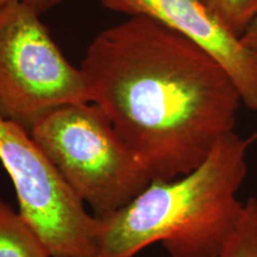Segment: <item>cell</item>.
<instances>
[{"mask_svg": "<svg viewBox=\"0 0 257 257\" xmlns=\"http://www.w3.org/2000/svg\"><path fill=\"white\" fill-rule=\"evenodd\" d=\"M0 163L18 200V211L53 257H96L101 219L61 178L24 126L0 114Z\"/></svg>", "mask_w": 257, "mask_h": 257, "instance_id": "obj_5", "label": "cell"}, {"mask_svg": "<svg viewBox=\"0 0 257 257\" xmlns=\"http://www.w3.org/2000/svg\"><path fill=\"white\" fill-rule=\"evenodd\" d=\"M202 2L238 37L257 15V0H202Z\"/></svg>", "mask_w": 257, "mask_h": 257, "instance_id": "obj_9", "label": "cell"}, {"mask_svg": "<svg viewBox=\"0 0 257 257\" xmlns=\"http://www.w3.org/2000/svg\"><path fill=\"white\" fill-rule=\"evenodd\" d=\"M12 2H22L25 4L30 5L31 8H34L38 14H43V12L48 11V10L55 8V6L60 5L61 3H63L64 0H0V6L8 4V3Z\"/></svg>", "mask_w": 257, "mask_h": 257, "instance_id": "obj_11", "label": "cell"}, {"mask_svg": "<svg viewBox=\"0 0 257 257\" xmlns=\"http://www.w3.org/2000/svg\"><path fill=\"white\" fill-rule=\"evenodd\" d=\"M110 11L147 16L188 38L232 78L242 102L257 111V66L234 35L202 0H100Z\"/></svg>", "mask_w": 257, "mask_h": 257, "instance_id": "obj_6", "label": "cell"}, {"mask_svg": "<svg viewBox=\"0 0 257 257\" xmlns=\"http://www.w3.org/2000/svg\"><path fill=\"white\" fill-rule=\"evenodd\" d=\"M239 41L257 66V15L240 35Z\"/></svg>", "mask_w": 257, "mask_h": 257, "instance_id": "obj_10", "label": "cell"}, {"mask_svg": "<svg viewBox=\"0 0 257 257\" xmlns=\"http://www.w3.org/2000/svg\"><path fill=\"white\" fill-rule=\"evenodd\" d=\"M30 5L0 6V114L28 131L42 115L92 101L81 68L74 67Z\"/></svg>", "mask_w": 257, "mask_h": 257, "instance_id": "obj_4", "label": "cell"}, {"mask_svg": "<svg viewBox=\"0 0 257 257\" xmlns=\"http://www.w3.org/2000/svg\"><path fill=\"white\" fill-rule=\"evenodd\" d=\"M220 257H257V199L244 201L239 223L225 244Z\"/></svg>", "mask_w": 257, "mask_h": 257, "instance_id": "obj_8", "label": "cell"}, {"mask_svg": "<svg viewBox=\"0 0 257 257\" xmlns=\"http://www.w3.org/2000/svg\"><path fill=\"white\" fill-rule=\"evenodd\" d=\"M29 133L74 194L99 219L113 216L152 182L95 102L54 108Z\"/></svg>", "mask_w": 257, "mask_h": 257, "instance_id": "obj_3", "label": "cell"}, {"mask_svg": "<svg viewBox=\"0 0 257 257\" xmlns=\"http://www.w3.org/2000/svg\"><path fill=\"white\" fill-rule=\"evenodd\" d=\"M92 101L153 180L197 169L234 133L242 102L227 70L147 16L99 32L80 64Z\"/></svg>", "mask_w": 257, "mask_h": 257, "instance_id": "obj_1", "label": "cell"}, {"mask_svg": "<svg viewBox=\"0 0 257 257\" xmlns=\"http://www.w3.org/2000/svg\"><path fill=\"white\" fill-rule=\"evenodd\" d=\"M257 133L226 135L197 169L153 180L126 206L101 219L96 257H135L160 242L170 257H220L242 216L240 186Z\"/></svg>", "mask_w": 257, "mask_h": 257, "instance_id": "obj_2", "label": "cell"}, {"mask_svg": "<svg viewBox=\"0 0 257 257\" xmlns=\"http://www.w3.org/2000/svg\"><path fill=\"white\" fill-rule=\"evenodd\" d=\"M0 257H53L21 212L0 198Z\"/></svg>", "mask_w": 257, "mask_h": 257, "instance_id": "obj_7", "label": "cell"}]
</instances>
